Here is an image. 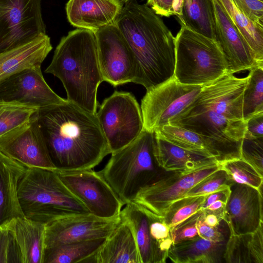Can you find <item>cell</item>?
I'll return each instance as SVG.
<instances>
[{"mask_svg": "<svg viewBox=\"0 0 263 263\" xmlns=\"http://www.w3.org/2000/svg\"><path fill=\"white\" fill-rule=\"evenodd\" d=\"M37 119L55 170L92 169L111 154L96 114L67 99L39 109Z\"/></svg>", "mask_w": 263, "mask_h": 263, "instance_id": "cell-1", "label": "cell"}, {"mask_svg": "<svg viewBox=\"0 0 263 263\" xmlns=\"http://www.w3.org/2000/svg\"><path fill=\"white\" fill-rule=\"evenodd\" d=\"M115 24L135 58L133 83L148 90L174 78L175 39L159 15L147 5L129 0Z\"/></svg>", "mask_w": 263, "mask_h": 263, "instance_id": "cell-2", "label": "cell"}, {"mask_svg": "<svg viewBox=\"0 0 263 263\" xmlns=\"http://www.w3.org/2000/svg\"><path fill=\"white\" fill-rule=\"evenodd\" d=\"M45 72L60 79L68 101L96 114L98 88L103 80L94 32L78 28L62 37Z\"/></svg>", "mask_w": 263, "mask_h": 263, "instance_id": "cell-3", "label": "cell"}, {"mask_svg": "<svg viewBox=\"0 0 263 263\" xmlns=\"http://www.w3.org/2000/svg\"><path fill=\"white\" fill-rule=\"evenodd\" d=\"M17 195L25 217L44 224L66 216L90 213L54 170L27 167L18 181Z\"/></svg>", "mask_w": 263, "mask_h": 263, "instance_id": "cell-4", "label": "cell"}, {"mask_svg": "<svg viewBox=\"0 0 263 263\" xmlns=\"http://www.w3.org/2000/svg\"><path fill=\"white\" fill-rule=\"evenodd\" d=\"M155 145V133L143 129L132 142L112 153L99 172L124 205L159 177Z\"/></svg>", "mask_w": 263, "mask_h": 263, "instance_id": "cell-5", "label": "cell"}, {"mask_svg": "<svg viewBox=\"0 0 263 263\" xmlns=\"http://www.w3.org/2000/svg\"><path fill=\"white\" fill-rule=\"evenodd\" d=\"M174 78L179 82L204 85L227 73V62L217 41L181 26L175 37Z\"/></svg>", "mask_w": 263, "mask_h": 263, "instance_id": "cell-6", "label": "cell"}, {"mask_svg": "<svg viewBox=\"0 0 263 263\" xmlns=\"http://www.w3.org/2000/svg\"><path fill=\"white\" fill-rule=\"evenodd\" d=\"M198 134L210 155L220 163L240 158L246 121L227 118L215 112L186 107L169 122Z\"/></svg>", "mask_w": 263, "mask_h": 263, "instance_id": "cell-7", "label": "cell"}, {"mask_svg": "<svg viewBox=\"0 0 263 263\" xmlns=\"http://www.w3.org/2000/svg\"><path fill=\"white\" fill-rule=\"evenodd\" d=\"M96 115L111 154L129 144L143 129L141 108L129 92L115 91Z\"/></svg>", "mask_w": 263, "mask_h": 263, "instance_id": "cell-8", "label": "cell"}, {"mask_svg": "<svg viewBox=\"0 0 263 263\" xmlns=\"http://www.w3.org/2000/svg\"><path fill=\"white\" fill-rule=\"evenodd\" d=\"M202 86L181 83L174 78L151 89L141 100L143 129L155 132L190 105Z\"/></svg>", "mask_w": 263, "mask_h": 263, "instance_id": "cell-9", "label": "cell"}, {"mask_svg": "<svg viewBox=\"0 0 263 263\" xmlns=\"http://www.w3.org/2000/svg\"><path fill=\"white\" fill-rule=\"evenodd\" d=\"M54 171L64 184L90 214L103 218L120 216L124 204L99 172L92 169Z\"/></svg>", "mask_w": 263, "mask_h": 263, "instance_id": "cell-10", "label": "cell"}, {"mask_svg": "<svg viewBox=\"0 0 263 263\" xmlns=\"http://www.w3.org/2000/svg\"><path fill=\"white\" fill-rule=\"evenodd\" d=\"M42 0H0V52L46 34Z\"/></svg>", "mask_w": 263, "mask_h": 263, "instance_id": "cell-11", "label": "cell"}, {"mask_svg": "<svg viewBox=\"0 0 263 263\" xmlns=\"http://www.w3.org/2000/svg\"><path fill=\"white\" fill-rule=\"evenodd\" d=\"M220 168V164L216 163L190 172H171L168 175L159 176L141 189L133 202L153 216L163 218L173 202L185 197L193 186Z\"/></svg>", "mask_w": 263, "mask_h": 263, "instance_id": "cell-12", "label": "cell"}, {"mask_svg": "<svg viewBox=\"0 0 263 263\" xmlns=\"http://www.w3.org/2000/svg\"><path fill=\"white\" fill-rule=\"evenodd\" d=\"M95 33L103 81L114 87L134 82L135 58L116 24L102 27Z\"/></svg>", "mask_w": 263, "mask_h": 263, "instance_id": "cell-13", "label": "cell"}, {"mask_svg": "<svg viewBox=\"0 0 263 263\" xmlns=\"http://www.w3.org/2000/svg\"><path fill=\"white\" fill-rule=\"evenodd\" d=\"M120 221V216L103 218L90 213L59 218L45 224V249L71 242L106 238Z\"/></svg>", "mask_w": 263, "mask_h": 263, "instance_id": "cell-14", "label": "cell"}, {"mask_svg": "<svg viewBox=\"0 0 263 263\" xmlns=\"http://www.w3.org/2000/svg\"><path fill=\"white\" fill-rule=\"evenodd\" d=\"M37 112L28 122L0 138V152L27 167L54 170L39 125Z\"/></svg>", "mask_w": 263, "mask_h": 263, "instance_id": "cell-15", "label": "cell"}, {"mask_svg": "<svg viewBox=\"0 0 263 263\" xmlns=\"http://www.w3.org/2000/svg\"><path fill=\"white\" fill-rule=\"evenodd\" d=\"M66 100L46 83L41 66L22 71L0 83V102L20 104L41 109Z\"/></svg>", "mask_w": 263, "mask_h": 263, "instance_id": "cell-16", "label": "cell"}, {"mask_svg": "<svg viewBox=\"0 0 263 263\" xmlns=\"http://www.w3.org/2000/svg\"><path fill=\"white\" fill-rule=\"evenodd\" d=\"M248 76L237 78L226 73L202 85L201 90L188 106L207 109L232 119L243 120V93Z\"/></svg>", "mask_w": 263, "mask_h": 263, "instance_id": "cell-17", "label": "cell"}, {"mask_svg": "<svg viewBox=\"0 0 263 263\" xmlns=\"http://www.w3.org/2000/svg\"><path fill=\"white\" fill-rule=\"evenodd\" d=\"M231 190L223 220L230 235L254 232L263 223L262 190L237 183L232 185Z\"/></svg>", "mask_w": 263, "mask_h": 263, "instance_id": "cell-18", "label": "cell"}, {"mask_svg": "<svg viewBox=\"0 0 263 263\" xmlns=\"http://www.w3.org/2000/svg\"><path fill=\"white\" fill-rule=\"evenodd\" d=\"M214 7L216 40L219 43L227 62V73L250 70L256 66H263L238 32L217 0Z\"/></svg>", "mask_w": 263, "mask_h": 263, "instance_id": "cell-19", "label": "cell"}, {"mask_svg": "<svg viewBox=\"0 0 263 263\" xmlns=\"http://www.w3.org/2000/svg\"><path fill=\"white\" fill-rule=\"evenodd\" d=\"M123 6L116 0H69L66 11L73 27L94 32L115 24Z\"/></svg>", "mask_w": 263, "mask_h": 263, "instance_id": "cell-20", "label": "cell"}, {"mask_svg": "<svg viewBox=\"0 0 263 263\" xmlns=\"http://www.w3.org/2000/svg\"><path fill=\"white\" fill-rule=\"evenodd\" d=\"M52 49L50 38L41 34L12 49L0 52V83L24 70L41 66Z\"/></svg>", "mask_w": 263, "mask_h": 263, "instance_id": "cell-21", "label": "cell"}, {"mask_svg": "<svg viewBox=\"0 0 263 263\" xmlns=\"http://www.w3.org/2000/svg\"><path fill=\"white\" fill-rule=\"evenodd\" d=\"M120 216L130 227L141 263H164L168 255L161 251L150 232L149 217L142 206L131 202L125 204Z\"/></svg>", "mask_w": 263, "mask_h": 263, "instance_id": "cell-22", "label": "cell"}, {"mask_svg": "<svg viewBox=\"0 0 263 263\" xmlns=\"http://www.w3.org/2000/svg\"><path fill=\"white\" fill-rule=\"evenodd\" d=\"M83 263H141L136 241L128 225L121 219L99 250Z\"/></svg>", "mask_w": 263, "mask_h": 263, "instance_id": "cell-23", "label": "cell"}, {"mask_svg": "<svg viewBox=\"0 0 263 263\" xmlns=\"http://www.w3.org/2000/svg\"><path fill=\"white\" fill-rule=\"evenodd\" d=\"M27 168L0 152V226L25 217L19 202L17 185Z\"/></svg>", "mask_w": 263, "mask_h": 263, "instance_id": "cell-24", "label": "cell"}, {"mask_svg": "<svg viewBox=\"0 0 263 263\" xmlns=\"http://www.w3.org/2000/svg\"><path fill=\"white\" fill-rule=\"evenodd\" d=\"M155 133L156 159L159 167L165 171L185 173L219 163L213 157L178 147Z\"/></svg>", "mask_w": 263, "mask_h": 263, "instance_id": "cell-25", "label": "cell"}, {"mask_svg": "<svg viewBox=\"0 0 263 263\" xmlns=\"http://www.w3.org/2000/svg\"><path fill=\"white\" fill-rule=\"evenodd\" d=\"M22 263H43L45 224L25 217L9 222Z\"/></svg>", "mask_w": 263, "mask_h": 263, "instance_id": "cell-26", "label": "cell"}, {"mask_svg": "<svg viewBox=\"0 0 263 263\" xmlns=\"http://www.w3.org/2000/svg\"><path fill=\"white\" fill-rule=\"evenodd\" d=\"M226 242H213L199 236L173 244L168 258L174 263H220Z\"/></svg>", "mask_w": 263, "mask_h": 263, "instance_id": "cell-27", "label": "cell"}, {"mask_svg": "<svg viewBox=\"0 0 263 263\" xmlns=\"http://www.w3.org/2000/svg\"><path fill=\"white\" fill-rule=\"evenodd\" d=\"M223 258L227 263H263V223L253 233L230 235Z\"/></svg>", "mask_w": 263, "mask_h": 263, "instance_id": "cell-28", "label": "cell"}, {"mask_svg": "<svg viewBox=\"0 0 263 263\" xmlns=\"http://www.w3.org/2000/svg\"><path fill=\"white\" fill-rule=\"evenodd\" d=\"M178 18L181 26L216 40L213 0H182Z\"/></svg>", "mask_w": 263, "mask_h": 263, "instance_id": "cell-29", "label": "cell"}, {"mask_svg": "<svg viewBox=\"0 0 263 263\" xmlns=\"http://www.w3.org/2000/svg\"><path fill=\"white\" fill-rule=\"evenodd\" d=\"M217 1L254 53L257 62L263 64V29L249 19L233 0Z\"/></svg>", "mask_w": 263, "mask_h": 263, "instance_id": "cell-30", "label": "cell"}, {"mask_svg": "<svg viewBox=\"0 0 263 263\" xmlns=\"http://www.w3.org/2000/svg\"><path fill=\"white\" fill-rule=\"evenodd\" d=\"M106 239L71 242L45 249L43 263H83L99 250Z\"/></svg>", "mask_w": 263, "mask_h": 263, "instance_id": "cell-31", "label": "cell"}, {"mask_svg": "<svg viewBox=\"0 0 263 263\" xmlns=\"http://www.w3.org/2000/svg\"><path fill=\"white\" fill-rule=\"evenodd\" d=\"M248 83L243 97V119L263 112V66H256L249 70Z\"/></svg>", "mask_w": 263, "mask_h": 263, "instance_id": "cell-32", "label": "cell"}, {"mask_svg": "<svg viewBox=\"0 0 263 263\" xmlns=\"http://www.w3.org/2000/svg\"><path fill=\"white\" fill-rule=\"evenodd\" d=\"M39 110L20 104L0 102V138L28 122Z\"/></svg>", "mask_w": 263, "mask_h": 263, "instance_id": "cell-33", "label": "cell"}, {"mask_svg": "<svg viewBox=\"0 0 263 263\" xmlns=\"http://www.w3.org/2000/svg\"><path fill=\"white\" fill-rule=\"evenodd\" d=\"M155 132L178 147L211 156L201 137L194 132L168 124Z\"/></svg>", "mask_w": 263, "mask_h": 263, "instance_id": "cell-34", "label": "cell"}, {"mask_svg": "<svg viewBox=\"0 0 263 263\" xmlns=\"http://www.w3.org/2000/svg\"><path fill=\"white\" fill-rule=\"evenodd\" d=\"M219 164L234 184H246L262 190L263 176L245 160L236 158Z\"/></svg>", "mask_w": 263, "mask_h": 263, "instance_id": "cell-35", "label": "cell"}, {"mask_svg": "<svg viewBox=\"0 0 263 263\" xmlns=\"http://www.w3.org/2000/svg\"><path fill=\"white\" fill-rule=\"evenodd\" d=\"M206 195L184 197L175 201L164 214L163 220L171 229L201 210Z\"/></svg>", "mask_w": 263, "mask_h": 263, "instance_id": "cell-36", "label": "cell"}, {"mask_svg": "<svg viewBox=\"0 0 263 263\" xmlns=\"http://www.w3.org/2000/svg\"><path fill=\"white\" fill-rule=\"evenodd\" d=\"M263 176V137H255L245 132L240 147V158Z\"/></svg>", "mask_w": 263, "mask_h": 263, "instance_id": "cell-37", "label": "cell"}, {"mask_svg": "<svg viewBox=\"0 0 263 263\" xmlns=\"http://www.w3.org/2000/svg\"><path fill=\"white\" fill-rule=\"evenodd\" d=\"M234 184L226 171L220 168L193 186L185 197L206 195Z\"/></svg>", "mask_w": 263, "mask_h": 263, "instance_id": "cell-38", "label": "cell"}, {"mask_svg": "<svg viewBox=\"0 0 263 263\" xmlns=\"http://www.w3.org/2000/svg\"><path fill=\"white\" fill-rule=\"evenodd\" d=\"M0 263H22L21 254L9 222L0 226Z\"/></svg>", "mask_w": 263, "mask_h": 263, "instance_id": "cell-39", "label": "cell"}, {"mask_svg": "<svg viewBox=\"0 0 263 263\" xmlns=\"http://www.w3.org/2000/svg\"><path fill=\"white\" fill-rule=\"evenodd\" d=\"M202 213L201 209L171 229L173 244L198 236L196 223Z\"/></svg>", "mask_w": 263, "mask_h": 263, "instance_id": "cell-40", "label": "cell"}, {"mask_svg": "<svg viewBox=\"0 0 263 263\" xmlns=\"http://www.w3.org/2000/svg\"><path fill=\"white\" fill-rule=\"evenodd\" d=\"M237 8L253 23L263 29V0H233Z\"/></svg>", "mask_w": 263, "mask_h": 263, "instance_id": "cell-41", "label": "cell"}, {"mask_svg": "<svg viewBox=\"0 0 263 263\" xmlns=\"http://www.w3.org/2000/svg\"><path fill=\"white\" fill-rule=\"evenodd\" d=\"M182 0H146L149 6L157 15L170 17L175 15L178 18L181 13Z\"/></svg>", "mask_w": 263, "mask_h": 263, "instance_id": "cell-42", "label": "cell"}, {"mask_svg": "<svg viewBox=\"0 0 263 263\" xmlns=\"http://www.w3.org/2000/svg\"><path fill=\"white\" fill-rule=\"evenodd\" d=\"M202 214L196 223L198 236L213 242L224 241V235L218 229V227H213L207 225L203 220Z\"/></svg>", "mask_w": 263, "mask_h": 263, "instance_id": "cell-43", "label": "cell"}, {"mask_svg": "<svg viewBox=\"0 0 263 263\" xmlns=\"http://www.w3.org/2000/svg\"><path fill=\"white\" fill-rule=\"evenodd\" d=\"M246 132L255 137H263V112L257 114L246 121Z\"/></svg>", "mask_w": 263, "mask_h": 263, "instance_id": "cell-44", "label": "cell"}, {"mask_svg": "<svg viewBox=\"0 0 263 263\" xmlns=\"http://www.w3.org/2000/svg\"><path fill=\"white\" fill-rule=\"evenodd\" d=\"M231 191V186H229L207 195L201 210L205 209L213 202L218 200H222L227 202Z\"/></svg>", "mask_w": 263, "mask_h": 263, "instance_id": "cell-45", "label": "cell"}, {"mask_svg": "<svg viewBox=\"0 0 263 263\" xmlns=\"http://www.w3.org/2000/svg\"><path fill=\"white\" fill-rule=\"evenodd\" d=\"M202 211V215L203 220L209 226L218 227L220 222L223 220L224 214L206 210Z\"/></svg>", "mask_w": 263, "mask_h": 263, "instance_id": "cell-46", "label": "cell"}, {"mask_svg": "<svg viewBox=\"0 0 263 263\" xmlns=\"http://www.w3.org/2000/svg\"><path fill=\"white\" fill-rule=\"evenodd\" d=\"M226 204L227 202L222 200H218L213 202L208 207L202 210H206L224 214V210Z\"/></svg>", "mask_w": 263, "mask_h": 263, "instance_id": "cell-47", "label": "cell"}, {"mask_svg": "<svg viewBox=\"0 0 263 263\" xmlns=\"http://www.w3.org/2000/svg\"><path fill=\"white\" fill-rule=\"evenodd\" d=\"M117 2H118L119 4H120L121 5L123 6L124 4L126 3L129 0H116Z\"/></svg>", "mask_w": 263, "mask_h": 263, "instance_id": "cell-48", "label": "cell"}]
</instances>
